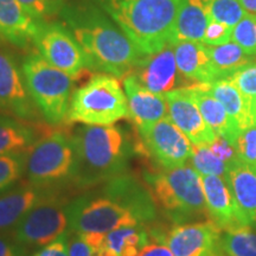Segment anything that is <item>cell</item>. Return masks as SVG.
Returning <instances> with one entry per match:
<instances>
[{
	"label": "cell",
	"mask_w": 256,
	"mask_h": 256,
	"mask_svg": "<svg viewBox=\"0 0 256 256\" xmlns=\"http://www.w3.org/2000/svg\"><path fill=\"white\" fill-rule=\"evenodd\" d=\"M234 83L236 88L241 92L243 98L254 108L256 102V62L243 66L235 72L232 76L226 78Z\"/></svg>",
	"instance_id": "obj_34"
},
{
	"label": "cell",
	"mask_w": 256,
	"mask_h": 256,
	"mask_svg": "<svg viewBox=\"0 0 256 256\" xmlns=\"http://www.w3.org/2000/svg\"><path fill=\"white\" fill-rule=\"evenodd\" d=\"M36 144V132L16 118L0 114V156L28 151Z\"/></svg>",
	"instance_id": "obj_26"
},
{
	"label": "cell",
	"mask_w": 256,
	"mask_h": 256,
	"mask_svg": "<svg viewBox=\"0 0 256 256\" xmlns=\"http://www.w3.org/2000/svg\"><path fill=\"white\" fill-rule=\"evenodd\" d=\"M69 256H96V252L80 234L70 232L68 241Z\"/></svg>",
	"instance_id": "obj_41"
},
{
	"label": "cell",
	"mask_w": 256,
	"mask_h": 256,
	"mask_svg": "<svg viewBox=\"0 0 256 256\" xmlns=\"http://www.w3.org/2000/svg\"><path fill=\"white\" fill-rule=\"evenodd\" d=\"M255 118H256V102H255Z\"/></svg>",
	"instance_id": "obj_45"
},
{
	"label": "cell",
	"mask_w": 256,
	"mask_h": 256,
	"mask_svg": "<svg viewBox=\"0 0 256 256\" xmlns=\"http://www.w3.org/2000/svg\"></svg>",
	"instance_id": "obj_46"
},
{
	"label": "cell",
	"mask_w": 256,
	"mask_h": 256,
	"mask_svg": "<svg viewBox=\"0 0 256 256\" xmlns=\"http://www.w3.org/2000/svg\"><path fill=\"white\" fill-rule=\"evenodd\" d=\"M136 130L147 153L162 168H177L190 162L194 145L170 118Z\"/></svg>",
	"instance_id": "obj_10"
},
{
	"label": "cell",
	"mask_w": 256,
	"mask_h": 256,
	"mask_svg": "<svg viewBox=\"0 0 256 256\" xmlns=\"http://www.w3.org/2000/svg\"><path fill=\"white\" fill-rule=\"evenodd\" d=\"M235 150L240 162L256 171V124L240 133L235 142Z\"/></svg>",
	"instance_id": "obj_35"
},
{
	"label": "cell",
	"mask_w": 256,
	"mask_h": 256,
	"mask_svg": "<svg viewBox=\"0 0 256 256\" xmlns=\"http://www.w3.org/2000/svg\"><path fill=\"white\" fill-rule=\"evenodd\" d=\"M34 44L48 63L74 78L87 68L81 46L64 24L42 23Z\"/></svg>",
	"instance_id": "obj_11"
},
{
	"label": "cell",
	"mask_w": 256,
	"mask_h": 256,
	"mask_svg": "<svg viewBox=\"0 0 256 256\" xmlns=\"http://www.w3.org/2000/svg\"><path fill=\"white\" fill-rule=\"evenodd\" d=\"M130 119L128 102L119 78L98 74L74 92L66 122L87 126H112Z\"/></svg>",
	"instance_id": "obj_5"
},
{
	"label": "cell",
	"mask_w": 256,
	"mask_h": 256,
	"mask_svg": "<svg viewBox=\"0 0 256 256\" xmlns=\"http://www.w3.org/2000/svg\"><path fill=\"white\" fill-rule=\"evenodd\" d=\"M156 208L176 224L209 218L200 174L191 165L144 176Z\"/></svg>",
	"instance_id": "obj_4"
},
{
	"label": "cell",
	"mask_w": 256,
	"mask_h": 256,
	"mask_svg": "<svg viewBox=\"0 0 256 256\" xmlns=\"http://www.w3.org/2000/svg\"><path fill=\"white\" fill-rule=\"evenodd\" d=\"M102 194L130 211L142 226L156 222V202L148 188L134 176L124 174L113 178L104 183Z\"/></svg>",
	"instance_id": "obj_16"
},
{
	"label": "cell",
	"mask_w": 256,
	"mask_h": 256,
	"mask_svg": "<svg viewBox=\"0 0 256 256\" xmlns=\"http://www.w3.org/2000/svg\"><path fill=\"white\" fill-rule=\"evenodd\" d=\"M222 230L211 220L176 224L164 235L174 256H218Z\"/></svg>",
	"instance_id": "obj_13"
},
{
	"label": "cell",
	"mask_w": 256,
	"mask_h": 256,
	"mask_svg": "<svg viewBox=\"0 0 256 256\" xmlns=\"http://www.w3.org/2000/svg\"><path fill=\"white\" fill-rule=\"evenodd\" d=\"M22 72L28 94L46 122L60 124L66 121L74 78L51 66L38 52L25 57Z\"/></svg>",
	"instance_id": "obj_6"
},
{
	"label": "cell",
	"mask_w": 256,
	"mask_h": 256,
	"mask_svg": "<svg viewBox=\"0 0 256 256\" xmlns=\"http://www.w3.org/2000/svg\"><path fill=\"white\" fill-rule=\"evenodd\" d=\"M60 16L90 70L124 78L144 57L121 28L95 6H64Z\"/></svg>",
	"instance_id": "obj_1"
},
{
	"label": "cell",
	"mask_w": 256,
	"mask_h": 256,
	"mask_svg": "<svg viewBox=\"0 0 256 256\" xmlns=\"http://www.w3.org/2000/svg\"><path fill=\"white\" fill-rule=\"evenodd\" d=\"M96 256H118V255L115 254L112 249L106 247V246L104 244L100 249H98V252H96Z\"/></svg>",
	"instance_id": "obj_44"
},
{
	"label": "cell",
	"mask_w": 256,
	"mask_h": 256,
	"mask_svg": "<svg viewBox=\"0 0 256 256\" xmlns=\"http://www.w3.org/2000/svg\"><path fill=\"white\" fill-rule=\"evenodd\" d=\"M42 23L18 0H0V40L24 48L34 42Z\"/></svg>",
	"instance_id": "obj_21"
},
{
	"label": "cell",
	"mask_w": 256,
	"mask_h": 256,
	"mask_svg": "<svg viewBox=\"0 0 256 256\" xmlns=\"http://www.w3.org/2000/svg\"><path fill=\"white\" fill-rule=\"evenodd\" d=\"M240 2L247 14H256V0H240Z\"/></svg>",
	"instance_id": "obj_43"
},
{
	"label": "cell",
	"mask_w": 256,
	"mask_h": 256,
	"mask_svg": "<svg viewBox=\"0 0 256 256\" xmlns=\"http://www.w3.org/2000/svg\"><path fill=\"white\" fill-rule=\"evenodd\" d=\"M218 256H256V230L247 226L222 232Z\"/></svg>",
	"instance_id": "obj_29"
},
{
	"label": "cell",
	"mask_w": 256,
	"mask_h": 256,
	"mask_svg": "<svg viewBox=\"0 0 256 256\" xmlns=\"http://www.w3.org/2000/svg\"><path fill=\"white\" fill-rule=\"evenodd\" d=\"M203 87L214 95L228 112L229 116L241 132L256 124L254 108L243 98L241 92L228 78H220Z\"/></svg>",
	"instance_id": "obj_25"
},
{
	"label": "cell",
	"mask_w": 256,
	"mask_h": 256,
	"mask_svg": "<svg viewBox=\"0 0 256 256\" xmlns=\"http://www.w3.org/2000/svg\"><path fill=\"white\" fill-rule=\"evenodd\" d=\"M188 88H190L192 98L196 101L204 120L208 126L214 130L216 136L223 138L232 142V145H235L236 139L238 138L241 130L229 116L224 106L215 96L211 95L203 87V84H194Z\"/></svg>",
	"instance_id": "obj_24"
},
{
	"label": "cell",
	"mask_w": 256,
	"mask_h": 256,
	"mask_svg": "<svg viewBox=\"0 0 256 256\" xmlns=\"http://www.w3.org/2000/svg\"><path fill=\"white\" fill-rule=\"evenodd\" d=\"M70 229L60 235L55 241L43 247L34 256H69L68 241H69Z\"/></svg>",
	"instance_id": "obj_40"
},
{
	"label": "cell",
	"mask_w": 256,
	"mask_h": 256,
	"mask_svg": "<svg viewBox=\"0 0 256 256\" xmlns=\"http://www.w3.org/2000/svg\"><path fill=\"white\" fill-rule=\"evenodd\" d=\"M200 180L209 218L216 223L222 232H230L248 226L226 179L218 176L200 174Z\"/></svg>",
	"instance_id": "obj_17"
},
{
	"label": "cell",
	"mask_w": 256,
	"mask_h": 256,
	"mask_svg": "<svg viewBox=\"0 0 256 256\" xmlns=\"http://www.w3.org/2000/svg\"><path fill=\"white\" fill-rule=\"evenodd\" d=\"M37 110L14 57L10 51L0 48V112L26 121L34 120Z\"/></svg>",
	"instance_id": "obj_12"
},
{
	"label": "cell",
	"mask_w": 256,
	"mask_h": 256,
	"mask_svg": "<svg viewBox=\"0 0 256 256\" xmlns=\"http://www.w3.org/2000/svg\"><path fill=\"white\" fill-rule=\"evenodd\" d=\"M232 40L246 54L256 56V14H247L234 26Z\"/></svg>",
	"instance_id": "obj_32"
},
{
	"label": "cell",
	"mask_w": 256,
	"mask_h": 256,
	"mask_svg": "<svg viewBox=\"0 0 256 256\" xmlns=\"http://www.w3.org/2000/svg\"><path fill=\"white\" fill-rule=\"evenodd\" d=\"M58 194L62 191L34 186L28 180L0 194V232H11L28 211Z\"/></svg>",
	"instance_id": "obj_18"
},
{
	"label": "cell",
	"mask_w": 256,
	"mask_h": 256,
	"mask_svg": "<svg viewBox=\"0 0 256 256\" xmlns=\"http://www.w3.org/2000/svg\"><path fill=\"white\" fill-rule=\"evenodd\" d=\"M190 162L200 174L218 176L223 179H226L230 168L211 151L209 146H194Z\"/></svg>",
	"instance_id": "obj_31"
},
{
	"label": "cell",
	"mask_w": 256,
	"mask_h": 256,
	"mask_svg": "<svg viewBox=\"0 0 256 256\" xmlns=\"http://www.w3.org/2000/svg\"><path fill=\"white\" fill-rule=\"evenodd\" d=\"M132 74L136 75L142 86L159 95H165L176 89L192 86L179 72L174 44L171 43L158 52L144 56Z\"/></svg>",
	"instance_id": "obj_14"
},
{
	"label": "cell",
	"mask_w": 256,
	"mask_h": 256,
	"mask_svg": "<svg viewBox=\"0 0 256 256\" xmlns=\"http://www.w3.org/2000/svg\"><path fill=\"white\" fill-rule=\"evenodd\" d=\"M168 118L183 132L194 146H209L216 134L208 126L190 88H179L165 94Z\"/></svg>",
	"instance_id": "obj_15"
},
{
	"label": "cell",
	"mask_w": 256,
	"mask_h": 256,
	"mask_svg": "<svg viewBox=\"0 0 256 256\" xmlns=\"http://www.w3.org/2000/svg\"><path fill=\"white\" fill-rule=\"evenodd\" d=\"M211 60L220 78L232 76L238 69L255 62L256 56L246 54L238 44L230 40L222 46H208Z\"/></svg>",
	"instance_id": "obj_28"
},
{
	"label": "cell",
	"mask_w": 256,
	"mask_h": 256,
	"mask_svg": "<svg viewBox=\"0 0 256 256\" xmlns=\"http://www.w3.org/2000/svg\"><path fill=\"white\" fill-rule=\"evenodd\" d=\"M209 147L211 151L215 153L222 162H226L228 165H232V162L238 160V153H236L235 150V145H232V142L223 139V138L216 136V139L214 140V142L211 144V145H209Z\"/></svg>",
	"instance_id": "obj_38"
},
{
	"label": "cell",
	"mask_w": 256,
	"mask_h": 256,
	"mask_svg": "<svg viewBox=\"0 0 256 256\" xmlns=\"http://www.w3.org/2000/svg\"><path fill=\"white\" fill-rule=\"evenodd\" d=\"M113 19L142 56L171 42L180 0H92Z\"/></svg>",
	"instance_id": "obj_3"
},
{
	"label": "cell",
	"mask_w": 256,
	"mask_h": 256,
	"mask_svg": "<svg viewBox=\"0 0 256 256\" xmlns=\"http://www.w3.org/2000/svg\"><path fill=\"white\" fill-rule=\"evenodd\" d=\"M32 17L42 19L60 14L64 8V0H18Z\"/></svg>",
	"instance_id": "obj_36"
},
{
	"label": "cell",
	"mask_w": 256,
	"mask_h": 256,
	"mask_svg": "<svg viewBox=\"0 0 256 256\" xmlns=\"http://www.w3.org/2000/svg\"><path fill=\"white\" fill-rule=\"evenodd\" d=\"M177 66L183 78L194 84H208L220 80L211 60L208 46L200 42H178L174 44Z\"/></svg>",
	"instance_id": "obj_20"
},
{
	"label": "cell",
	"mask_w": 256,
	"mask_h": 256,
	"mask_svg": "<svg viewBox=\"0 0 256 256\" xmlns=\"http://www.w3.org/2000/svg\"><path fill=\"white\" fill-rule=\"evenodd\" d=\"M211 19L236 26L241 19L247 14L240 0H210Z\"/></svg>",
	"instance_id": "obj_33"
},
{
	"label": "cell",
	"mask_w": 256,
	"mask_h": 256,
	"mask_svg": "<svg viewBox=\"0 0 256 256\" xmlns=\"http://www.w3.org/2000/svg\"><path fill=\"white\" fill-rule=\"evenodd\" d=\"M28 151L0 156V194L10 190L20 180L26 171Z\"/></svg>",
	"instance_id": "obj_30"
},
{
	"label": "cell",
	"mask_w": 256,
	"mask_h": 256,
	"mask_svg": "<svg viewBox=\"0 0 256 256\" xmlns=\"http://www.w3.org/2000/svg\"><path fill=\"white\" fill-rule=\"evenodd\" d=\"M226 182L248 226H256V171L236 160L229 168Z\"/></svg>",
	"instance_id": "obj_23"
},
{
	"label": "cell",
	"mask_w": 256,
	"mask_h": 256,
	"mask_svg": "<svg viewBox=\"0 0 256 256\" xmlns=\"http://www.w3.org/2000/svg\"><path fill=\"white\" fill-rule=\"evenodd\" d=\"M69 202L63 194L48 198L28 211L10 234L26 248L46 247L69 230Z\"/></svg>",
	"instance_id": "obj_9"
},
{
	"label": "cell",
	"mask_w": 256,
	"mask_h": 256,
	"mask_svg": "<svg viewBox=\"0 0 256 256\" xmlns=\"http://www.w3.org/2000/svg\"><path fill=\"white\" fill-rule=\"evenodd\" d=\"M0 256H28V249L8 232H0Z\"/></svg>",
	"instance_id": "obj_39"
},
{
	"label": "cell",
	"mask_w": 256,
	"mask_h": 256,
	"mask_svg": "<svg viewBox=\"0 0 256 256\" xmlns=\"http://www.w3.org/2000/svg\"><path fill=\"white\" fill-rule=\"evenodd\" d=\"M78 156L72 138L55 132L44 136L28 150V182L34 186L63 191L75 184Z\"/></svg>",
	"instance_id": "obj_7"
},
{
	"label": "cell",
	"mask_w": 256,
	"mask_h": 256,
	"mask_svg": "<svg viewBox=\"0 0 256 256\" xmlns=\"http://www.w3.org/2000/svg\"><path fill=\"white\" fill-rule=\"evenodd\" d=\"M70 232L107 234L121 226H142L116 202L104 194H86L70 200L66 206Z\"/></svg>",
	"instance_id": "obj_8"
},
{
	"label": "cell",
	"mask_w": 256,
	"mask_h": 256,
	"mask_svg": "<svg viewBox=\"0 0 256 256\" xmlns=\"http://www.w3.org/2000/svg\"><path fill=\"white\" fill-rule=\"evenodd\" d=\"M122 86L128 102L130 119L136 128L150 126L168 118L165 96L156 94L139 82L134 74L122 78Z\"/></svg>",
	"instance_id": "obj_19"
},
{
	"label": "cell",
	"mask_w": 256,
	"mask_h": 256,
	"mask_svg": "<svg viewBox=\"0 0 256 256\" xmlns=\"http://www.w3.org/2000/svg\"><path fill=\"white\" fill-rule=\"evenodd\" d=\"M232 28L228 24L211 19L204 34L203 43L206 46H222L232 40Z\"/></svg>",
	"instance_id": "obj_37"
},
{
	"label": "cell",
	"mask_w": 256,
	"mask_h": 256,
	"mask_svg": "<svg viewBox=\"0 0 256 256\" xmlns=\"http://www.w3.org/2000/svg\"><path fill=\"white\" fill-rule=\"evenodd\" d=\"M151 242L148 228L145 226H121L107 232L104 236L106 247L118 256H138Z\"/></svg>",
	"instance_id": "obj_27"
},
{
	"label": "cell",
	"mask_w": 256,
	"mask_h": 256,
	"mask_svg": "<svg viewBox=\"0 0 256 256\" xmlns=\"http://www.w3.org/2000/svg\"><path fill=\"white\" fill-rule=\"evenodd\" d=\"M78 156L75 185L88 188L127 172L134 147L124 127L87 126L72 136Z\"/></svg>",
	"instance_id": "obj_2"
},
{
	"label": "cell",
	"mask_w": 256,
	"mask_h": 256,
	"mask_svg": "<svg viewBox=\"0 0 256 256\" xmlns=\"http://www.w3.org/2000/svg\"><path fill=\"white\" fill-rule=\"evenodd\" d=\"M138 256H174L170 248L165 244L164 235L156 238H151V242L139 252Z\"/></svg>",
	"instance_id": "obj_42"
},
{
	"label": "cell",
	"mask_w": 256,
	"mask_h": 256,
	"mask_svg": "<svg viewBox=\"0 0 256 256\" xmlns=\"http://www.w3.org/2000/svg\"><path fill=\"white\" fill-rule=\"evenodd\" d=\"M211 20L210 0H180L171 44L178 42H200Z\"/></svg>",
	"instance_id": "obj_22"
}]
</instances>
